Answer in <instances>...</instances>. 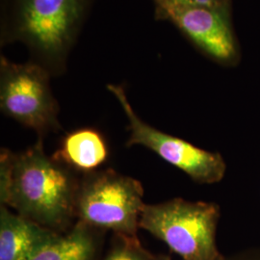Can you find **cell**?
<instances>
[{
	"instance_id": "cell-2",
	"label": "cell",
	"mask_w": 260,
	"mask_h": 260,
	"mask_svg": "<svg viewBox=\"0 0 260 260\" xmlns=\"http://www.w3.org/2000/svg\"><path fill=\"white\" fill-rule=\"evenodd\" d=\"M95 0H0V46L20 43L52 77L64 75Z\"/></svg>"
},
{
	"instance_id": "cell-10",
	"label": "cell",
	"mask_w": 260,
	"mask_h": 260,
	"mask_svg": "<svg viewBox=\"0 0 260 260\" xmlns=\"http://www.w3.org/2000/svg\"><path fill=\"white\" fill-rule=\"evenodd\" d=\"M103 233L76 221L68 232L60 233L31 260H95Z\"/></svg>"
},
{
	"instance_id": "cell-8",
	"label": "cell",
	"mask_w": 260,
	"mask_h": 260,
	"mask_svg": "<svg viewBox=\"0 0 260 260\" xmlns=\"http://www.w3.org/2000/svg\"><path fill=\"white\" fill-rule=\"evenodd\" d=\"M59 234L0 205V260H31Z\"/></svg>"
},
{
	"instance_id": "cell-12",
	"label": "cell",
	"mask_w": 260,
	"mask_h": 260,
	"mask_svg": "<svg viewBox=\"0 0 260 260\" xmlns=\"http://www.w3.org/2000/svg\"><path fill=\"white\" fill-rule=\"evenodd\" d=\"M154 4H169L184 7H205L231 12V0H152Z\"/></svg>"
},
{
	"instance_id": "cell-9",
	"label": "cell",
	"mask_w": 260,
	"mask_h": 260,
	"mask_svg": "<svg viewBox=\"0 0 260 260\" xmlns=\"http://www.w3.org/2000/svg\"><path fill=\"white\" fill-rule=\"evenodd\" d=\"M110 156L103 132L94 127L72 130L62 137L52 157L79 175L100 170Z\"/></svg>"
},
{
	"instance_id": "cell-7",
	"label": "cell",
	"mask_w": 260,
	"mask_h": 260,
	"mask_svg": "<svg viewBox=\"0 0 260 260\" xmlns=\"http://www.w3.org/2000/svg\"><path fill=\"white\" fill-rule=\"evenodd\" d=\"M157 19L172 22L205 55L222 65L239 58L231 22V12L205 7L154 4Z\"/></svg>"
},
{
	"instance_id": "cell-13",
	"label": "cell",
	"mask_w": 260,
	"mask_h": 260,
	"mask_svg": "<svg viewBox=\"0 0 260 260\" xmlns=\"http://www.w3.org/2000/svg\"><path fill=\"white\" fill-rule=\"evenodd\" d=\"M153 260H171L168 256H165V255H158L156 257H154V259Z\"/></svg>"
},
{
	"instance_id": "cell-3",
	"label": "cell",
	"mask_w": 260,
	"mask_h": 260,
	"mask_svg": "<svg viewBox=\"0 0 260 260\" xmlns=\"http://www.w3.org/2000/svg\"><path fill=\"white\" fill-rule=\"evenodd\" d=\"M220 216V207L214 203L177 198L145 205L139 226L183 260H222L215 238Z\"/></svg>"
},
{
	"instance_id": "cell-11",
	"label": "cell",
	"mask_w": 260,
	"mask_h": 260,
	"mask_svg": "<svg viewBox=\"0 0 260 260\" xmlns=\"http://www.w3.org/2000/svg\"><path fill=\"white\" fill-rule=\"evenodd\" d=\"M141 245L137 236L116 234L115 243L103 260H153Z\"/></svg>"
},
{
	"instance_id": "cell-6",
	"label": "cell",
	"mask_w": 260,
	"mask_h": 260,
	"mask_svg": "<svg viewBox=\"0 0 260 260\" xmlns=\"http://www.w3.org/2000/svg\"><path fill=\"white\" fill-rule=\"evenodd\" d=\"M106 88L120 103L128 121L130 134L125 143L127 148L142 146L151 150L199 184H214L223 179L226 164L220 153L201 149L185 140L156 129L134 111L121 85L108 84Z\"/></svg>"
},
{
	"instance_id": "cell-4",
	"label": "cell",
	"mask_w": 260,
	"mask_h": 260,
	"mask_svg": "<svg viewBox=\"0 0 260 260\" xmlns=\"http://www.w3.org/2000/svg\"><path fill=\"white\" fill-rule=\"evenodd\" d=\"M146 204L144 187L136 178L114 169L82 175L76 197V221L115 234L137 236Z\"/></svg>"
},
{
	"instance_id": "cell-1",
	"label": "cell",
	"mask_w": 260,
	"mask_h": 260,
	"mask_svg": "<svg viewBox=\"0 0 260 260\" xmlns=\"http://www.w3.org/2000/svg\"><path fill=\"white\" fill-rule=\"evenodd\" d=\"M80 178L47 155L43 138L19 153L0 151V205L56 233L68 232L76 222Z\"/></svg>"
},
{
	"instance_id": "cell-5",
	"label": "cell",
	"mask_w": 260,
	"mask_h": 260,
	"mask_svg": "<svg viewBox=\"0 0 260 260\" xmlns=\"http://www.w3.org/2000/svg\"><path fill=\"white\" fill-rule=\"evenodd\" d=\"M51 75L28 60L14 63L0 56V109L10 119L34 130L38 138L56 133L62 126L60 106L53 94Z\"/></svg>"
}]
</instances>
